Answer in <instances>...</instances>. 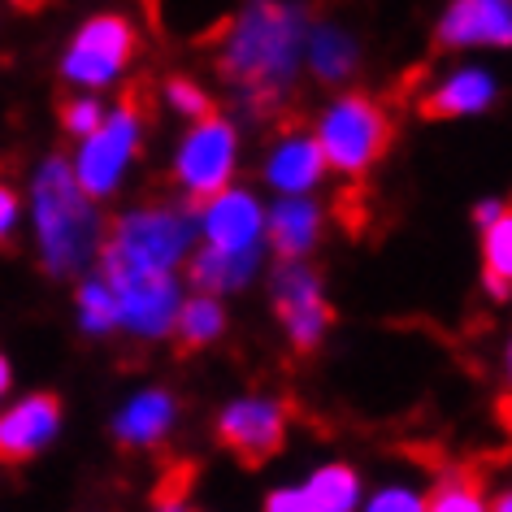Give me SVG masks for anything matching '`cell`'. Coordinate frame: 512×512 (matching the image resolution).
<instances>
[{"label": "cell", "mask_w": 512, "mask_h": 512, "mask_svg": "<svg viewBox=\"0 0 512 512\" xmlns=\"http://www.w3.org/2000/svg\"><path fill=\"white\" fill-rule=\"evenodd\" d=\"M309 14L296 0H248L217 35V70L239 100V113L270 122L287 109L296 87Z\"/></svg>", "instance_id": "cell-1"}, {"label": "cell", "mask_w": 512, "mask_h": 512, "mask_svg": "<svg viewBox=\"0 0 512 512\" xmlns=\"http://www.w3.org/2000/svg\"><path fill=\"white\" fill-rule=\"evenodd\" d=\"M31 200H35V235H40V256L48 274L57 278L83 274L92 265V256L100 252L105 226H100L92 196L79 187V178L61 157L40 165Z\"/></svg>", "instance_id": "cell-2"}, {"label": "cell", "mask_w": 512, "mask_h": 512, "mask_svg": "<svg viewBox=\"0 0 512 512\" xmlns=\"http://www.w3.org/2000/svg\"><path fill=\"white\" fill-rule=\"evenodd\" d=\"M196 239V217L183 209L122 213L100 239V274H174Z\"/></svg>", "instance_id": "cell-3"}, {"label": "cell", "mask_w": 512, "mask_h": 512, "mask_svg": "<svg viewBox=\"0 0 512 512\" xmlns=\"http://www.w3.org/2000/svg\"><path fill=\"white\" fill-rule=\"evenodd\" d=\"M313 139L326 157V170L361 178L391 144V113L365 92H343L322 109Z\"/></svg>", "instance_id": "cell-4"}, {"label": "cell", "mask_w": 512, "mask_h": 512, "mask_svg": "<svg viewBox=\"0 0 512 512\" xmlns=\"http://www.w3.org/2000/svg\"><path fill=\"white\" fill-rule=\"evenodd\" d=\"M139 135H144V109H139L135 96H126L122 105L109 109L105 122L83 139V148H79V157H74L70 170L92 200H105L118 191L126 165H131L135 152H139Z\"/></svg>", "instance_id": "cell-5"}, {"label": "cell", "mask_w": 512, "mask_h": 512, "mask_svg": "<svg viewBox=\"0 0 512 512\" xmlns=\"http://www.w3.org/2000/svg\"><path fill=\"white\" fill-rule=\"evenodd\" d=\"M274 313L283 322L287 343L300 356L322 348V339L330 330V304L322 291V274L309 265V256L283 261L274 270Z\"/></svg>", "instance_id": "cell-6"}, {"label": "cell", "mask_w": 512, "mask_h": 512, "mask_svg": "<svg viewBox=\"0 0 512 512\" xmlns=\"http://www.w3.org/2000/svg\"><path fill=\"white\" fill-rule=\"evenodd\" d=\"M235 161H239V135L226 118H196V126L183 135L174 157V178L187 191V200H204L213 191L230 187L235 178Z\"/></svg>", "instance_id": "cell-7"}, {"label": "cell", "mask_w": 512, "mask_h": 512, "mask_svg": "<svg viewBox=\"0 0 512 512\" xmlns=\"http://www.w3.org/2000/svg\"><path fill=\"white\" fill-rule=\"evenodd\" d=\"M287 426H291V413L283 400H274V395H243V400H230L217 413V443L226 452H235L243 465H265L274 452H283Z\"/></svg>", "instance_id": "cell-8"}, {"label": "cell", "mask_w": 512, "mask_h": 512, "mask_svg": "<svg viewBox=\"0 0 512 512\" xmlns=\"http://www.w3.org/2000/svg\"><path fill=\"white\" fill-rule=\"evenodd\" d=\"M135 57V27L118 14H100L92 22H83V31L74 35L61 74L74 87H109L118 74L131 66Z\"/></svg>", "instance_id": "cell-9"}, {"label": "cell", "mask_w": 512, "mask_h": 512, "mask_svg": "<svg viewBox=\"0 0 512 512\" xmlns=\"http://www.w3.org/2000/svg\"><path fill=\"white\" fill-rule=\"evenodd\" d=\"M100 278L113 287V300H118V330H131L135 339H165L174 330L178 304H183L174 274H100Z\"/></svg>", "instance_id": "cell-10"}, {"label": "cell", "mask_w": 512, "mask_h": 512, "mask_svg": "<svg viewBox=\"0 0 512 512\" xmlns=\"http://www.w3.org/2000/svg\"><path fill=\"white\" fill-rule=\"evenodd\" d=\"M196 230L204 235V243L213 248H261V235H265V209L252 191L243 187H222L213 196L200 200V213H196Z\"/></svg>", "instance_id": "cell-11"}, {"label": "cell", "mask_w": 512, "mask_h": 512, "mask_svg": "<svg viewBox=\"0 0 512 512\" xmlns=\"http://www.w3.org/2000/svg\"><path fill=\"white\" fill-rule=\"evenodd\" d=\"M443 48H512V0H456L439 22Z\"/></svg>", "instance_id": "cell-12"}, {"label": "cell", "mask_w": 512, "mask_h": 512, "mask_svg": "<svg viewBox=\"0 0 512 512\" xmlns=\"http://www.w3.org/2000/svg\"><path fill=\"white\" fill-rule=\"evenodd\" d=\"M57 426H61L57 395H27L9 413H0V465L31 460L40 447L53 443Z\"/></svg>", "instance_id": "cell-13"}, {"label": "cell", "mask_w": 512, "mask_h": 512, "mask_svg": "<svg viewBox=\"0 0 512 512\" xmlns=\"http://www.w3.org/2000/svg\"><path fill=\"white\" fill-rule=\"evenodd\" d=\"M499 100V87H495V74L491 70H478V66H465L456 74H447L421 96V113L426 118H473V113H486Z\"/></svg>", "instance_id": "cell-14"}, {"label": "cell", "mask_w": 512, "mask_h": 512, "mask_svg": "<svg viewBox=\"0 0 512 512\" xmlns=\"http://www.w3.org/2000/svg\"><path fill=\"white\" fill-rule=\"evenodd\" d=\"M326 174V157L313 135H283L265 157V183L283 196H309Z\"/></svg>", "instance_id": "cell-15"}, {"label": "cell", "mask_w": 512, "mask_h": 512, "mask_svg": "<svg viewBox=\"0 0 512 512\" xmlns=\"http://www.w3.org/2000/svg\"><path fill=\"white\" fill-rule=\"evenodd\" d=\"M261 270V248H213V243H204V248L187 261V278L191 287L209 291V296H226V291H243Z\"/></svg>", "instance_id": "cell-16"}, {"label": "cell", "mask_w": 512, "mask_h": 512, "mask_svg": "<svg viewBox=\"0 0 512 512\" xmlns=\"http://www.w3.org/2000/svg\"><path fill=\"white\" fill-rule=\"evenodd\" d=\"M265 235L283 261L309 256L317 248V235H322V209L309 196H283L274 213H265Z\"/></svg>", "instance_id": "cell-17"}, {"label": "cell", "mask_w": 512, "mask_h": 512, "mask_svg": "<svg viewBox=\"0 0 512 512\" xmlns=\"http://www.w3.org/2000/svg\"><path fill=\"white\" fill-rule=\"evenodd\" d=\"M174 417H178V404L170 391H139L131 404L118 413L113 421V434H118L122 447H157L165 434L174 430Z\"/></svg>", "instance_id": "cell-18"}, {"label": "cell", "mask_w": 512, "mask_h": 512, "mask_svg": "<svg viewBox=\"0 0 512 512\" xmlns=\"http://www.w3.org/2000/svg\"><path fill=\"white\" fill-rule=\"evenodd\" d=\"M304 57H309V70L317 74V83H343L356 74V66H361V48H356L352 35L343 27H335V22L309 27Z\"/></svg>", "instance_id": "cell-19"}, {"label": "cell", "mask_w": 512, "mask_h": 512, "mask_svg": "<svg viewBox=\"0 0 512 512\" xmlns=\"http://www.w3.org/2000/svg\"><path fill=\"white\" fill-rule=\"evenodd\" d=\"M482 230V287L491 300L512 296V209L504 204Z\"/></svg>", "instance_id": "cell-20"}, {"label": "cell", "mask_w": 512, "mask_h": 512, "mask_svg": "<svg viewBox=\"0 0 512 512\" xmlns=\"http://www.w3.org/2000/svg\"><path fill=\"white\" fill-rule=\"evenodd\" d=\"M304 491V512H352L361 504V478L348 465H322L300 482Z\"/></svg>", "instance_id": "cell-21"}, {"label": "cell", "mask_w": 512, "mask_h": 512, "mask_svg": "<svg viewBox=\"0 0 512 512\" xmlns=\"http://www.w3.org/2000/svg\"><path fill=\"white\" fill-rule=\"evenodd\" d=\"M222 330H226V309L217 296H209V291H196V296H187L178 304L174 335L187 352H200V348H209V343H217Z\"/></svg>", "instance_id": "cell-22"}, {"label": "cell", "mask_w": 512, "mask_h": 512, "mask_svg": "<svg viewBox=\"0 0 512 512\" xmlns=\"http://www.w3.org/2000/svg\"><path fill=\"white\" fill-rule=\"evenodd\" d=\"M482 504L486 486L469 465H447L426 491V508L434 512H482Z\"/></svg>", "instance_id": "cell-23"}, {"label": "cell", "mask_w": 512, "mask_h": 512, "mask_svg": "<svg viewBox=\"0 0 512 512\" xmlns=\"http://www.w3.org/2000/svg\"><path fill=\"white\" fill-rule=\"evenodd\" d=\"M79 322L87 335H109V330H118V300H113V287L100 274L79 287Z\"/></svg>", "instance_id": "cell-24"}, {"label": "cell", "mask_w": 512, "mask_h": 512, "mask_svg": "<svg viewBox=\"0 0 512 512\" xmlns=\"http://www.w3.org/2000/svg\"><path fill=\"white\" fill-rule=\"evenodd\" d=\"M165 105H170L174 113H183V118H191V122L213 113L209 92H204L200 83H191V79H170L165 83Z\"/></svg>", "instance_id": "cell-25"}, {"label": "cell", "mask_w": 512, "mask_h": 512, "mask_svg": "<svg viewBox=\"0 0 512 512\" xmlns=\"http://www.w3.org/2000/svg\"><path fill=\"white\" fill-rule=\"evenodd\" d=\"M100 122H105V105H100V100H92V96L66 100V109H61V126H66L74 139H87Z\"/></svg>", "instance_id": "cell-26"}, {"label": "cell", "mask_w": 512, "mask_h": 512, "mask_svg": "<svg viewBox=\"0 0 512 512\" xmlns=\"http://www.w3.org/2000/svg\"><path fill=\"white\" fill-rule=\"evenodd\" d=\"M426 508V491L417 486H382L378 495H369V512H421Z\"/></svg>", "instance_id": "cell-27"}, {"label": "cell", "mask_w": 512, "mask_h": 512, "mask_svg": "<svg viewBox=\"0 0 512 512\" xmlns=\"http://www.w3.org/2000/svg\"><path fill=\"white\" fill-rule=\"evenodd\" d=\"M14 226H18V196L0 183V243L14 235Z\"/></svg>", "instance_id": "cell-28"}, {"label": "cell", "mask_w": 512, "mask_h": 512, "mask_svg": "<svg viewBox=\"0 0 512 512\" xmlns=\"http://www.w3.org/2000/svg\"><path fill=\"white\" fill-rule=\"evenodd\" d=\"M5 391H9V361L0 356V395H5Z\"/></svg>", "instance_id": "cell-29"}, {"label": "cell", "mask_w": 512, "mask_h": 512, "mask_svg": "<svg viewBox=\"0 0 512 512\" xmlns=\"http://www.w3.org/2000/svg\"><path fill=\"white\" fill-rule=\"evenodd\" d=\"M495 508H499V512H512V491L499 495V499H495Z\"/></svg>", "instance_id": "cell-30"}, {"label": "cell", "mask_w": 512, "mask_h": 512, "mask_svg": "<svg viewBox=\"0 0 512 512\" xmlns=\"http://www.w3.org/2000/svg\"><path fill=\"white\" fill-rule=\"evenodd\" d=\"M504 369H508V391H512V343H508V361H504Z\"/></svg>", "instance_id": "cell-31"}, {"label": "cell", "mask_w": 512, "mask_h": 512, "mask_svg": "<svg viewBox=\"0 0 512 512\" xmlns=\"http://www.w3.org/2000/svg\"><path fill=\"white\" fill-rule=\"evenodd\" d=\"M14 5H22V9H35V5H40V0H14Z\"/></svg>", "instance_id": "cell-32"}]
</instances>
